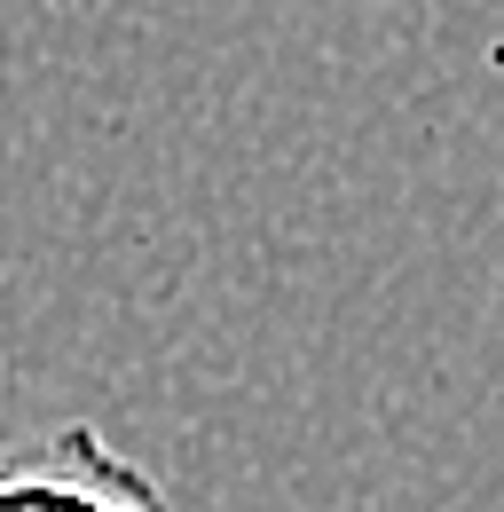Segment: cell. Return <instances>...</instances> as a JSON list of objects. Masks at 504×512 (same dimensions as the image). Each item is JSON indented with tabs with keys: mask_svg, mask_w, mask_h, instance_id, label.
<instances>
[{
	"mask_svg": "<svg viewBox=\"0 0 504 512\" xmlns=\"http://www.w3.org/2000/svg\"><path fill=\"white\" fill-rule=\"evenodd\" d=\"M0 512H166V497L95 426H63L0 457Z\"/></svg>",
	"mask_w": 504,
	"mask_h": 512,
	"instance_id": "6da1fadb",
	"label": "cell"
}]
</instances>
